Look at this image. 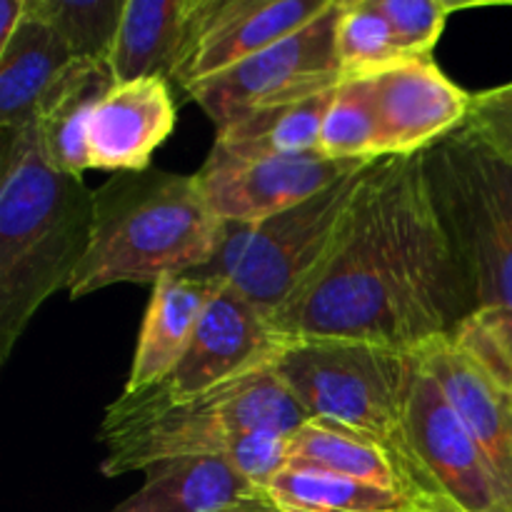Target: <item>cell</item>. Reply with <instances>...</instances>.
<instances>
[{
    "label": "cell",
    "mask_w": 512,
    "mask_h": 512,
    "mask_svg": "<svg viewBox=\"0 0 512 512\" xmlns=\"http://www.w3.org/2000/svg\"><path fill=\"white\" fill-rule=\"evenodd\" d=\"M473 313L418 153L370 165L328 258L273 325L285 338L423 350L455 338Z\"/></svg>",
    "instance_id": "1"
},
{
    "label": "cell",
    "mask_w": 512,
    "mask_h": 512,
    "mask_svg": "<svg viewBox=\"0 0 512 512\" xmlns=\"http://www.w3.org/2000/svg\"><path fill=\"white\" fill-rule=\"evenodd\" d=\"M95 190L58 170L35 125L3 130L0 158V363L40 305L70 290L88 255Z\"/></svg>",
    "instance_id": "2"
},
{
    "label": "cell",
    "mask_w": 512,
    "mask_h": 512,
    "mask_svg": "<svg viewBox=\"0 0 512 512\" xmlns=\"http://www.w3.org/2000/svg\"><path fill=\"white\" fill-rule=\"evenodd\" d=\"M223 228L198 175L115 173L95 190L93 238L68 290L70 298H85L110 285H155L170 275L195 273L215 258Z\"/></svg>",
    "instance_id": "3"
},
{
    "label": "cell",
    "mask_w": 512,
    "mask_h": 512,
    "mask_svg": "<svg viewBox=\"0 0 512 512\" xmlns=\"http://www.w3.org/2000/svg\"><path fill=\"white\" fill-rule=\"evenodd\" d=\"M308 420L273 365L228 380L195 398L170 400L155 388L120 395L108 405L98 440L105 478L148 470L163 460L228 455L243 433L295 435Z\"/></svg>",
    "instance_id": "4"
},
{
    "label": "cell",
    "mask_w": 512,
    "mask_h": 512,
    "mask_svg": "<svg viewBox=\"0 0 512 512\" xmlns=\"http://www.w3.org/2000/svg\"><path fill=\"white\" fill-rule=\"evenodd\" d=\"M418 350L355 338H290L273 363L310 418L328 420L378 445L410 498L445 512L430 490L408 430Z\"/></svg>",
    "instance_id": "5"
},
{
    "label": "cell",
    "mask_w": 512,
    "mask_h": 512,
    "mask_svg": "<svg viewBox=\"0 0 512 512\" xmlns=\"http://www.w3.org/2000/svg\"><path fill=\"white\" fill-rule=\"evenodd\" d=\"M435 215L478 310L512 313V165L468 125L420 153Z\"/></svg>",
    "instance_id": "6"
},
{
    "label": "cell",
    "mask_w": 512,
    "mask_h": 512,
    "mask_svg": "<svg viewBox=\"0 0 512 512\" xmlns=\"http://www.w3.org/2000/svg\"><path fill=\"white\" fill-rule=\"evenodd\" d=\"M373 163L273 218L225 223L215 258L190 275L230 285L273 320L328 258Z\"/></svg>",
    "instance_id": "7"
},
{
    "label": "cell",
    "mask_w": 512,
    "mask_h": 512,
    "mask_svg": "<svg viewBox=\"0 0 512 512\" xmlns=\"http://www.w3.org/2000/svg\"><path fill=\"white\" fill-rule=\"evenodd\" d=\"M340 3L343 0H333L325 13L300 30L285 35L235 68L195 85L188 90L190 98L218 128H223L228 120L248 110L313 98L343 85L335 48Z\"/></svg>",
    "instance_id": "8"
},
{
    "label": "cell",
    "mask_w": 512,
    "mask_h": 512,
    "mask_svg": "<svg viewBox=\"0 0 512 512\" xmlns=\"http://www.w3.org/2000/svg\"><path fill=\"white\" fill-rule=\"evenodd\" d=\"M410 443L445 512H508L478 440L418 350L408 398Z\"/></svg>",
    "instance_id": "9"
},
{
    "label": "cell",
    "mask_w": 512,
    "mask_h": 512,
    "mask_svg": "<svg viewBox=\"0 0 512 512\" xmlns=\"http://www.w3.org/2000/svg\"><path fill=\"white\" fill-rule=\"evenodd\" d=\"M288 340L258 305L223 283L200 318L193 343L178 368L153 388L170 400L195 398L228 380L273 365Z\"/></svg>",
    "instance_id": "10"
},
{
    "label": "cell",
    "mask_w": 512,
    "mask_h": 512,
    "mask_svg": "<svg viewBox=\"0 0 512 512\" xmlns=\"http://www.w3.org/2000/svg\"><path fill=\"white\" fill-rule=\"evenodd\" d=\"M363 165L368 163L330 160L318 150L250 160L210 153L195 175L220 223H258L305 203Z\"/></svg>",
    "instance_id": "11"
},
{
    "label": "cell",
    "mask_w": 512,
    "mask_h": 512,
    "mask_svg": "<svg viewBox=\"0 0 512 512\" xmlns=\"http://www.w3.org/2000/svg\"><path fill=\"white\" fill-rule=\"evenodd\" d=\"M330 3L333 0H195L173 83L193 90L308 25Z\"/></svg>",
    "instance_id": "12"
},
{
    "label": "cell",
    "mask_w": 512,
    "mask_h": 512,
    "mask_svg": "<svg viewBox=\"0 0 512 512\" xmlns=\"http://www.w3.org/2000/svg\"><path fill=\"white\" fill-rule=\"evenodd\" d=\"M363 83L378 115L383 158L418 155L458 130L473 98L433 58L400 60Z\"/></svg>",
    "instance_id": "13"
},
{
    "label": "cell",
    "mask_w": 512,
    "mask_h": 512,
    "mask_svg": "<svg viewBox=\"0 0 512 512\" xmlns=\"http://www.w3.org/2000/svg\"><path fill=\"white\" fill-rule=\"evenodd\" d=\"M175 128V100L168 80L115 83L90 120V168L113 173L150 170V160Z\"/></svg>",
    "instance_id": "14"
},
{
    "label": "cell",
    "mask_w": 512,
    "mask_h": 512,
    "mask_svg": "<svg viewBox=\"0 0 512 512\" xmlns=\"http://www.w3.org/2000/svg\"><path fill=\"white\" fill-rule=\"evenodd\" d=\"M420 355L478 440L500 498L512 512V398L453 338L428 345Z\"/></svg>",
    "instance_id": "15"
},
{
    "label": "cell",
    "mask_w": 512,
    "mask_h": 512,
    "mask_svg": "<svg viewBox=\"0 0 512 512\" xmlns=\"http://www.w3.org/2000/svg\"><path fill=\"white\" fill-rule=\"evenodd\" d=\"M270 505L268 490L223 455H195L145 470L143 488L113 512H258Z\"/></svg>",
    "instance_id": "16"
},
{
    "label": "cell",
    "mask_w": 512,
    "mask_h": 512,
    "mask_svg": "<svg viewBox=\"0 0 512 512\" xmlns=\"http://www.w3.org/2000/svg\"><path fill=\"white\" fill-rule=\"evenodd\" d=\"M220 285V280L198 275H170L153 285L125 393H138L170 378Z\"/></svg>",
    "instance_id": "17"
},
{
    "label": "cell",
    "mask_w": 512,
    "mask_h": 512,
    "mask_svg": "<svg viewBox=\"0 0 512 512\" xmlns=\"http://www.w3.org/2000/svg\"><path fill=\"white\" fill-rule=\"evenodd\" d=\"M113 85L108 65L73 60L48 90L33 125L55 168L80 178L90 170V120Z\"/></svg>",
    "instance_id": "18"
},
{
    "label": "cell",
    "mask_w": 512,
    "mask_h": 512,
    "mask_svg": "<svg viewBox=\"0 0 512 512\" xmlns=\"http://www.w3.org/2000/svg\"><path fill=\"white\" fill-rule=\"evenodd\" d=\"M195 0H128L108 68L115 83L173 80L185 53Z\"/></svg>",
    "instance_id": "19"
},
{
    "label": "cell",
    "mask_w": 512,
    "mask_h": 512,
    "mask_svg": "<svg viewBox=\"0 0 512 512\" xmlns=\"http://www.w3.org/2000/svg\"><path fill=\"white\" fill-rule=\"evenodd\" d=\"M68 45L45 20L28 10L23 25L5 48H0V125L3 130L35 123L40 103L68 65Z\"/></svg>",
    "instance_id": "20"
},
{
    "label": "cell",
    "mask_w": 512,
    "mask_h": 512,
    "mask_svg": "<svg viewBox=\"0 0 512 512\" xmlns=\"http://www.w3.org/2000/svg\"><path fill=\"white\" fill-rule=\"evenodd\" d=\"M338 88L313 98L265 105L228 120L223 128H218V138L210 153L233 160L313 153L318 150L325 113Z\"/></svg>",
    "instance_id": "21"
},
{
    "label": "cell",
    "mask_w": 512,
    "mask_h": 512,
    "mask_svg": "<svg viewBox=\"0 0 512 512\" xmlns=\"http://www.w3.org/2000/svg\"><path fill=\"white\" fill-rule=\"evenodd\" d=\"M268 495L285 512H433L403 490L305 465H288L268 485Z\"/></svg>",
    "instance_id": "22"
},
{
    "label": "cell",
    "mask_w": 512,
    "mask_h": 512,
    "mask_svg": "<svg viewBox=\"0 0 512 512\" xmlns=\"http://www.w3.org/2000/svg\"><path fill=\"white\" fill-rule=\"evenodd\" d=\"M290 465H305L383 488L403 490L398 468L378 445L328 420L313 418L298 433L290 435Z\"/></svg>",
    "instance_id": "23"
},
{
    "label": "cell",
    "mask_w": 512,
    "mask_h": 512,
    "mask_svg": "<svg viewBox=\"0 0 512 512\" xmlns=\"http://www.w3.org/2000/svg\"><path fill=\"white\" fill-rule=\"evenodd\" d=\"M125 3L128 0H28V10L63 38L73 60L108 65Z\"/></svg>",
    "instance_id": "24"
},
{
    "label": "cell",
    "mask_w": 512,
    "mask_h": 512,
    "mask_svg": "<svg viewBox=\"0 0 512 512\" xmlns=\"http://www.w3.org/2000/svg\"><path fill=\"white\" fill-rule=\"evenodd\" d=\"M343 83L365 80L393 68L405 58L398 48L388 20L380 15L373 0H343L338 30H335Z\"/></svg>",
    "instance_id": "25"
},
{
    "label": "cell",
    "mask_w": 512,
    "mask_h": 512,
    "mask_svg": "<svg viewBox=\"0 0 512 512\" xmlns=\"http://www.w3.org/2000/svg\"><path fill=\"white\" fill-rule=\"evenodd\" d=\"M318 153L345 163H370L383 158L378 115L363 80H348L338 88L325 113Z\"/></svg>",
    "instance_id": "26"
},
{
    "label": "cell",
    "mask_w": 512,
    "mask_h": 512,
    "mask_svg": "<svg viewBox=\"0 0 512 512\" xmlns=\"http://www.w3.org/2000/svg\"><path fill=\"white\" fill-rule=\"evenodd\" d=\"M373 3L388 20L395 43L405 58H433L450 13L465 8L463 3H448V0H373Z\"/></svg>",
    "instance_id": "27"
},
{
    "label": "cell",
    "mask_w": 512,
    "mask_h": 512,
    "mask_svg": "<svg viewBox=\"0 0 512 512\" xmlns=\"http://www.w3.org/2000/svg\"><path fill=\"white\" fill-rule=\"evenodd\" d=\"M488 378L512 398V313L510 310H478L455 335Z\"/></svg>",
    "instance_id": "28"
},
{
    "label": "cell",
    "mask_w": 512,
    "mask_h": 512,
    "mask_svg": "<svg viewBox=\"0 0 512 512\" xmlns=\"http://www.w3.org/2000/svg\"><path fill=\"white\" fill-rule=\"evenodd\" d=\"M235 470L268 490V485L290 465V435L255 430L243 433L225 455Z\"/></svg>",
    "instance_id": "29"
},
{
    "label": "cell",
    "mask_w": 512,
    "mask_h": 512,
    "mask_svg": "<svg viewBox=\"0 0 512 512\" xmlns=\"http://www.w3.org/2000/svg\"><path fill=\"white\" fill-rule=\"evenodd\" d=\"M465 125L512 165V80L498 88L473 93Z\"/></svg>",
    "instance_id": "30"
},
{
    "label": "cell",
    "mask_w": 512,
    "mask_h": 512,
    "mask_svg": "<svg viewBox=\"0 0 512 512\" xmlns=\"http://www.w3.org/2000/svg\"><path fill=\"white\" fill-rule=\"evenodd\" d=\"M28 15V0H0V48L13 40Z\"/></svg>",
    "instance_id": "31"
},
{
    "label": "cell",
    "mask_w": 512,
    "mask_h": 512,
    "mask_svg": "<svg viewBox=\"0 0 512 512\" xmlns=\"http://www.w3.org/2000/svg\"><path fill=\"white\" fill-rule=\"evenodd\" d=\"M258 512H285V510H278V508H275V505H270V508H263V510H258Z\"/></svg>",
    "instance_id": "32"
}]
</instances>
